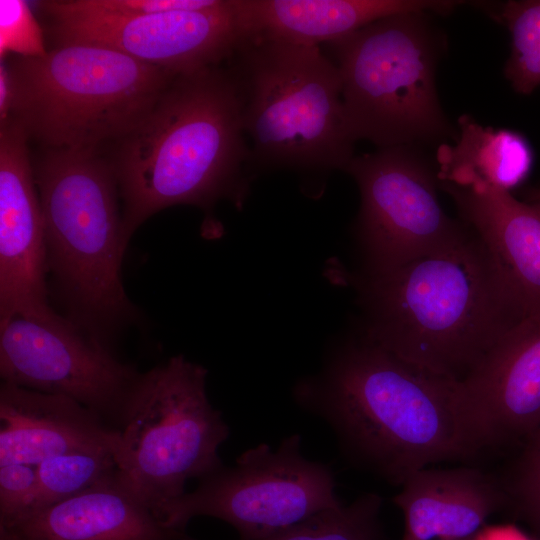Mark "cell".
Here are the masks:
<instances>
[{
    "label": "cell",
    "mask_w": 540,
    "mask_h": 540,
    "mask_svg": "<svg viewBox=\"0 0 540 540\" xmlns=\"http://www.w3.org/2000/svg\"><path fill=\"white\" fill-rule=\"evenodd\" d=\"M458 125L455 145L442 144L437 150L439 182L466 186L482 180L510 192L527 177L533 155L521 134L484 127L468 115H461Z\"/></svg>",
    "instance_id": "ffe728a7"
},
{
    "label": "cell",
    "mask_w": 540,
    "mask_h": 540,
    "mask_svg": "<svg viewBox=\"0 0 540 540\" xmlns=\"http://www.w3.org/2000/svg\"><path fill=\"white\" fill-rule=\"evenodd\" d=\"M0 540H22L5 531H0Z\"/></svg>",
    "instance_id": "f546056e"
},
{
    "label": "cell",
    "mask_w": 540,
    "mask_h": 540,
    "mask_svg": "<svg viewBox=\"0 0 540 540\" xmlns=\"http://www.w3.org/2000/svg\"><path fill=\"white\" fill-rule=\"evenodd\" d=\"M523 201L532 204L540 209V186L526 190L524 193Z\"/></svg>",
    "instance_id": "f1b7e54d"
},
{
    "label": "cell",
    "mask_w": 540,
    "mask_h": 540,
    "mask_svg": "<svg viewBox=\"0 0 540 540\" xmlns=\"http://www.w3.org/2000/svg\"><path fill=\"white\" fill-rule=\"evenodd\" d=\"M243 41L319 45L342 39L381 18L447 13L459 2L423 0H234Z\"/></svg>",
    "instance_id": "d6986e66"
},
{
    "label": "cell",
    "mask_w": 540,
    "mask_h": 540,
    "mask_svg": "<svg viewBox=\"0 0 540 540\" xmlns=\"http://www.w3.org/2000/svg\"><path fill=\"white\" fill-rule=\"evenodd\" d=\"M496 18L511 36L505 77L517 93L529 95L540 86V0L506 1Z\"/></svg>",
    "instance_id": "603a6c76"
},
{
    "label": "cell",
    "mask_w": 540,
    "mask_h": 540,
    "mask_svg": "<svg viewBox=\"0 0 540 540\" xmlns=\"http://www.w3.org/2000/svg\"><path fill=\"white\" fill-rule=\"evenodd\" d=\"M300 436L276 450L259 444L242 453L233 467L200 479L195 490L170 502L161 513L169 528L183 531L196 516L223 520L240 540H260L342 504L331 470L301 454Z\"/></svg>",
    "instance_id": "9c48e42d"
},
{
    "label": "cell",
    "mask_w": 540,
    "mask_h": 540,
    "mask_svg": "<svg viewBox=\"0 0 540 540\" xmlns=\"http://www.w3.org/2000/svg\"><path fill=\"white\" fill-rule=\"evenodd\" d=\"M233 68L175 74L142 120L111 148L122 201L123 235L174 205H243L250 150Z\"/></svg>",
    "instance_id": "6da1fadb"
},
{
    "label": "cell",
    "mask_w": 540,
    "mask_h": 540,
    "mask_svg": "<svg viewBox=\"0 0 540 540\" xmlns=\"http://www.w3.org/2000/svg\"><path fill=\"white\" fill-rule=\"evenodd\" d=\"M139 375L68 318L0 321L2 382L71 398L114 429Z\"/></svg>",
    "instance_id": "7c38bea8"
},
{
    "label": "cell",
    "mask_w": 540,
    "mask_h": 540,
    "mask_svg": "<svg viewBox=\"0 0 540 540\" xmlns=\"http://www.w3.org/2000/svg\"><path fill=\"white\" fill-rule=\"evenodd\" d=\"M461 383L485 449L526 441L540 426V314L507 331Z\"/></svg>",
    "instance_id": "5bb4252c"
},
{
    "label": "cell",
    "mask_w": 540,
    "mask_h": 540,
    "mask_svg": "<svg viewBox=\"0 0 540 540\" xmlns=\"http://www.w3.org/2000/svg\"><path fill=\"white\" fill-rule=\"evenodd\" d=\"M37 467L36 492L20 520L85 491L117 470L113 451L109 449L56 455Z\"/></svg>",
    "instance_id": "44dd1931"
},
{
    "label": "cell",
    "mask_w": 540,
    "mask_h": 540,
    "mask_svg": "<svg viewBox=\"0 0 540 540\" xmlns=\"http://www.w3.org/2000/svg\"><path fill=\"white\" fill-rule=\"evenodd\" d=\"M32 164L48 273L68 319L111 349L134 311L121 278L128 244L111 161L102 151L44 149Z\"/></svg>",
    "instance_id": "277c9868"
},
{
    "label": "cell",
    "mask_w": 540,
    "mask_h": 540,
    "mask_svg": "<svg viewBox=\"0 0 540 540\" xmlns=\"http://www.w3.org/2000/svg\"><path fill=\"white\" fill-rule=\"evenodd\" d=\"M206 378L182 355L140 373L115 427L117 475L160 520L187 480L223 467L218 448L229 427L209 401Z\"/></svg>",
    "instance_id": "52a82bcc"
},
{
    "label": "cell",
    "mask_w": 540,
    "mask_h": 540,
    "mask_svg": "<svg viewBox=\"0 0 540 540\" xmlns=\"http://www.w3.org/2000/svg\"><path fill=\"white\" fill-rule=\"evenodd\" d=\"M299 397L362 460L399 485L430 464L471 459L484 450L461 381L362 335L337 353L321 377L302 385Z\"/></svg>",
    "instance_id": "7a4b0ae2"
},
{
    "label": "cell",
    "mask_w": 540,
    "mask_h": 540,
    "mask_svg": "<svg viewBox=\"0 0 540 540\" xmlns=\"http://www.w3.org/2000/svg\"><path fill=\"white\" fill-rule=\"evenodd\" d=\"M53 47L87 43L110 48L175 74L231 59L242 42L234 0L208 8L147 15L90 11L75 0L36 2Z\"/></svg>",
    "instance_id": "8fae6325"
},
{
    "label": "cell",
    "mask_w": 540,
    "mask_h": 540,
    "mask_svg": "<svg viewBox=\"0 0 540 540\" xmlns=\"http://www.w3.org/2000/svg\"><path fill=\"white\" fill-rule=\"evenodd\" d=\"M350 283L364 312L363 337L458 381L526 317L472 231L452 247Z\"/></svg>",
    "instance_id": "3957f363"
},
{
    "label": "cell",
    "mask_w": 540,
    "mask_h": 540,
    "mask_svg": "<svg viewBox=\"0 0 540 540\" xmlns=\"http://www.w3.org/2000/svg\"><path fill=\"white\" fill-rule=\"evenodd\" d=\"M439 186L486 248L525 316L540 314V209L482 180Z\"/></svg>",
    "instance_id": "9a60e30c"
},
{
    "label": "cell",
    "mask_w": 540,
    "mask_h": 540,
    "mask_svg": "<svg viewBox=\"0 0 540 540\" xmlns=\"http://www.w3.org/2000/svg\"><path fill=\"white\" fill-rule=\"evenodd\" d=\"M403 540H484L487 520L509 504L504 484L473 467L423 468L393 498Z\"/></svg>",
    "instance_id": "2e32d148"
},
{
    "label": "cell",
    "mask_w": 540,
    "mask_h": 540,
    "mask_svg": "<svg viewBox=\"0 0 540 540\" xmlns=\"http://www.w3.org/2000/svg\"><path fill=\"white\" fill-rule=\"evenodd\" d=\"M22 540H193L167 527L116 472L85 491L0 527Z\"/></svg>",
    "instance_id": "ac0fdd59"
},
{
    "label": "cell",
    "mask_w": 540,
    "mask_h": 540,
    "mask_svg": "<svg viewBox=\"0 0 540 540\" xmlns=\"http://www.w3.org/2000/svg\"><path fill=\"white\" fill-rule=\"evenodd\" d=\"M38 467L12 463L0 466V527L20 520L34 498Z\"/></svg>",
    "instance_id": "484cf974"
},
{
    "label": "cell",
    "mask_w": 540,
    "mask_h": 540,
    "mask_svg": "<svg viewBox=\"0 0 540 540\" xmlns=\"http://www.w3.org/2000/svg\"><path fill=\"white\" fill-rule=\"evenodd\" d=\"M330 46L354 142L413 147L449 133L435 82L441 40L426 12L381 18Z\"/></svg>",
    "instance_id": "ba28073f"
},
{
    "label": "cell",
    "mask_w": 540,
    "mask_h": 540,
    "mask_svg": "<svg viewBox=\"0 0 540 540\" xmlns=\"http://www.w3.org/2000/svg\"><path fill=\"white\" fill-rule=\"evenodd\" d=\"M115 429L81 403L2 382L0 466L44 460L75 451H113Z\"/></svg>",
    "instance_id": "e0dca14e"
},
{
    "label": "cell",
    "mask_w": 540,
    "mask_h": 540,
    "mask_svg": "<svg viewBox=\"0 0 540 540\" xmlns=\"http://www.w3.org/2000/svg\"><path fill=\"white\" fill-rule=\"evenodd\" d=\"M29 140L12 119L0 125V321L51 322L47 252Z\"/></svg>",
    "instance_id": "4fadbf2b"
},
{
    "label": "cell",
    "mask_w": 540,
    "mask_h": 540,
    "mask_svg": "<svg viewBox=\"0 0 540 540\" xmlns=\"http://www.w3.org/2000/svg\"><path fill=\"white\" fill-rule=\"evenodd\" d=\"M87 10L116 15H147L182 10H200L218 0H75Z\"/></svg>",
    "instance_id": "4316f807"
},
{
    "label": "cell",
    "mask_w": 540,
    "mask_h": 540,
    "mask_svg": "<svg viewBox=\"0 0 540 540\" xmlns=\"http://www.w3.org/2000/svg\"><path fill=\"white\" fill-rule=\"evenodd\" d=\"M517 514L540 540V426L527 438L510 484H504Z\"/></svg>",
    "instance_id": "cb8c5ba5"
},
{
    "label": "cell",
    "mask_w": 540,
    "mask_h": 540,
    "mask_svg": "<svg viewBox=\"0 0 540 540\" xmlns=\"http://www.w3.org/2000/svg\"><path fill=\"white\" fill-rule=\"evenodd\" d=\"M11 102L10 80L6 65H0V123L9 116Z\"/></svg>",
    "instance_id": "83f0119b"
},
{
    "label": "cell",
    "mask_w": 540,
    "mask_h": 540,
    "mask_svg": "<svg viewBox=\"0 0 540 540\" xmlns=\"http://www.w3.org/2000/svg\"><path fill=\"white\" fill-rule=\"evenodd\" d=\"M47 52L41 28L28 4L22 0H0V54L35 57Z\"/></svg>",
    "instance_id": "d4e9b609"
},
{
    "label": "cell",
    "mask_w": 540,
    "mask_h": 540,
    "mask_svg": "<svg viewBox=\"0 0 540 540\" xmlns=\"http://www.w3.org/2000/svg\"><path fill=\"white\" fill-rule=\"evenodd\" d=\"M381 505L379 495L367 493L348 506L320 511L260 540H383Z\"/></svg>",
    "instance_id": "7402d4cb"
},
{
    "label": "cell",
    "mask_w": 540,
    "mask_h": 540,
    "mask_svg": "<svg viewBox=\"0 0 540 540\" xmlns=\"http://www.w3.org/2000/svg\"><path fill=\"white\" fill-rule=\"evenodd\" d=\"M233 58L250 166L344 171L354 140L338 68L319 45L243 41Z\"/></svg>",
    "instance_id": "8992f818"
},
{
    "label": "cell",
    "mask_w": 540,
    "mask_h": 540,
    "mask_svg": "<svg viewBox=\"0 0 540 540\" xmlns=\"http://www.w3.org/2000/svg\"><path fill=\"white\" fill-rule=\"evenodd\" d=\"M6 65L8 119L44 149L106 152L146 115L175 75L87 43L54 46Z\"/></svg>",
    "instance_id": "5b68a950"
},
{
    "label": "cell",
    "mask_w": 540,
    "mask_h": 540,
    "mask_svg": "<svg viewBox=\"0 0 540 540\" xmlns=\"http://www.w3.org/2000/svg\"><path fill=\"white\" fill-rule=\"evenodd\" d=\"M344 171L361 195L357 235L364 272H383L442 251L471 232L444 212L437 171L411 146L354 156Z\"/></svg>",
    "instance_id": "30bf717a"
}]
</instances>
